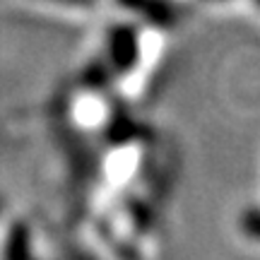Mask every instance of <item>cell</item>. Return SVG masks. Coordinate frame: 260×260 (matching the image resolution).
Returning <instances> with one entry per match:
<instances>
[{
	"instance_id": "obj_1",
	"label": "cell",
	"mask_w": 260,
	"mask_h": 260,
	"mask_svg": "<svg viewBox=\"0 0 260 260\" xmlns=\"http://www.w3.org/2000/svg\"><path fill=\"white\" fill-rule=\"evenodd\" d=\"M106 51H109V68L113 73H130L140 58V37L130 24H116L109 29L106 37Z\"/></svg>"
},
{
	"instance_id": "obj_2",
	"label": "cell",
	"mask_w": 260,
	"mask_h": 260,
	"mask_svg": "<svg viewBox=\"0 0 260 260\" xmlns=\"http://www.w3.org/2000/svg\"><path fill=\"white\" fill-rule=\"evenodd\" d=\"M118 3L159 27H171L178 17L176 5H171L169 0H118Z\"/></svg>"
},
{
	"instance_id": "obj_3",
	"label": "cell",
	"mask_w": 260,
	"mask_h": 260,
	"mask_svg": "<svg viewBox=\"0 0 260 260\" xmlns=\"http://www.w3.org/2000/svg\"><path fill=\"white\" fill-rule=\"evenodd\" d=\"M5 258H27L31 253V234L24 222H15L8 234V243H5Z\"/></svg>"
},
{
	"instance_id": "obj_4",
	"label": "cell",
	"mask_w": 260,
	"mask_h": 260,
	"mask_svg": "<svg viewBox=\"0 0 260 260\" xmlns=\"http://www.w3.org/2000/svg\"><path fill=\"white\" fill-rule=\"evenodd\" d=\"M109 77H111V68H104V65H92V68L84 73V82H87V87H89V89H102V87H106Z\"/></svg>"
},
{
	"instance_id": "obj_5",
	"label": "cell",
	"mask_w": 260,
	"mask_h": 260,
	"mask_svg": "<svg viewBox=\"0 0 260 260\" xmlns=\"http://www.w3.org/2000/svg\"><path fill=\"white\" fill-rule=\"evenodd\" d=\"M241 232L260 241V210H246L241 214Z\"/></svg>"
},
{
	"instance_id": "obj_6",
	"label": "cell",
	"mask_w": 260,
	"mask_h": 260,
	"mask_svg": "<svg viewBox=\"0 0 260 260\" xmlns=\"http://www.w3.org/2000/svg\"><path fill=\"white\" fill-rule=\"evenodd\" d=\"M0 210H3V200H0Z\"/></svg>"
},
{
	"instance_id": "obj_7",
	"label": "cell",
	"mask_w": 260,
	"mask_h": 260,
	"mask_svg": "<svg viewBox=\"0 0 260 260\" xmlns=\"http://www.w3.org/2000/svg\"><path fill=\"white\" fill-rule=\"evenodd\" d=\"M255 3H258V8H260V0H255Z\"/></svg>"
}]
</instances>
